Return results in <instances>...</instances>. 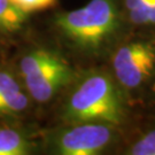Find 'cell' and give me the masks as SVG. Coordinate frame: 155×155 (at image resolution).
Wrapping results in <instances>:
<instances>
[{"instance_id":"obj_6","label":"cell","mask_w":155,"mask_h":155,"mask_svg":"<svg viewBox=\"0 0 155 155\" xmlns=\"http://www.w3.org/2000/svg\"><path fill=\"white\" fill-rule=\"evenodd\" d=\"M30 106V97L15 75L0 69V120L21 115Z\"/></svg>"},{"instance_id":"obj_11","label":"cell","mask_w":155,"mask_h":155,"mask_svg":"<svg viewBox=\"0 0 155 155\" xmlns=\"http://www.w3.org/2000/svg\"><path fill=\"white\" fill-rule=\"evenodd\" d=\"M13 5L25 14L44 11L54 5L56 0H9Z\"/></svg>"},{"instance_id":"obj_4","label":"cell","mask_w":155,"mask_h":155,"mask_svg":"<svg viewBox=\"0 0 155 155\" xmlns=\"http://www.w3.org/2000/svg\"><path fill=\"white\" fill-rule=\"evenodd\" d=\"M114 127L106 123H76L53 132L48 145L61 155H94L106 150L114 139Z\"/></svg>"},{"instance_id":"obj_5","label":"cell","mask_w":155,"mask_h":155,"mask_svg":"<svg viewBox=\"0 0 155 155\" xmlns=\"http://www.w3.org/2000/svg\"><path fill=\"white\" fill-rule=\"evenodd\" d=\"M155 68V48L148 43L134 41L120 47L113 56V69L127 89H137L150 77Z\"/></svg>"},{"instance_id":"obj_3","label":"cell","mask_w":155,"mask_h":155,"mask_svg":"<svg viewBox=\"0 0 155 155\" xmlns=\"http://www.w3.org/2000/svg\"><path fill=\"white\" fill-rule=\"evenodd\" d=\"M18 69L27 93L40 104L53 99L74 77L68 62L47 50H33L24 54Z\"/></svg>"},{"instance_id":"obj_10","label":"cell","mask_w":155,"mask_h":155,"mask_svg":"<svg viewBox=\"0 0 155 155\" xmlns=\"http://www.w3.org/2000/svg\"><path fill=\"white\" fill-rule=\"evenodd\" d=\"M129 154L155 155V130L145 133L141 138L136 140L129 150Z\"/></svg>"},{"instance_id":"obj_12","label":"cell","mask_w":155,"mask_h":155,"mask_svg":"<svg viewBox=\"0 0 155 155\" xmlns=\"http://www.w3.org/2000/svg\"><path fill=\"white\" fill-rule=\"evenodd\" d=\"M148 1H150V0H124V6L127 8V13H131V12L141 8Z\"/></svg>"},{"instance_id":"obj_13","label":"cell","mask_w":155,"mask_h":155,"mask_svg":"<svg viewBox=\"0 0 155 155\" xmlns=\"http://www.w3.org/2000/svg\"><path fill=\"white\" fill-rule=\"evenodd\" d=\"M154 90H155V87H154Z\"/></svg>"},{"instance_id":"obj_1","label":"cell","mask_w":155,"mask_h":155,"mask_svg":"<svg viewBox=\"0 0 155 155\" xmlns=\"http://www.w3.org/2000/svg\"><path fill=\"white\" fill-rule=\"evenodd\" d=\"M69 124L106 123L116 125L124 117V107L114 82L102 72L90 74L72 90L62 110Z\"/></svg>"},{"instance_id":"obj_2","label":"cell","mask_w":155,"mask_h":155,"mask_svg":"<svg viewBox=\"0 0 155 155\" xmlns=\"http://www.w3.org/2000/svg\"><path fill=\"white\" fill-rule=\"evenodd\" d=\"M120 25L114 0H91L82 8L59 14L55 18L62 37L90 53L101 50L118 32Z\"/></svg>"},{"instance_id":"obj_8","label":"cell","mask_w":155,"mask_h":155,"mask_svg":"<svg viewBox=\"0 0 155 155\" xmlns=\"http://www.w3.org/2000/svg\"><path fill=\"white\" fill-rule=\"evenodd\" d=\"M28 14L16 8L9 0H0V33L17 32L27 22Z\"/></svg>"},{"instance_id":"obj_9","label":"cell","mask_w":155,"mask_h":155,"mask_svg":"<svg viewBox=\"0 0 155 155\" xmlns=\"http://www.w3.org/2000/svg\"><path fill=\"white\" fill-rule=\"evenodd\" d=\"M130 20L138 25L155 24V0H150L141 8L129 13Z\"/></svg>"},{"instance_id":"obj_7","label":"cell","mask_w":155,"mask_h":155,"mask_svg":"<svg viewBox=\"0 0 155 155\" xmlns=\"http://www.w3.org/2000/svg\"><path fill=\"white\" fill-rule=\"evenodd\" d=\"M32 148L31 140L21 130L0 125V155H27Z\"/></svg>"}]
</instances>
